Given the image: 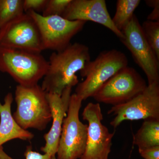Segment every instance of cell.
I'll list each match as a JSON object with an SVG mask.
<instances>
[{
  "label": "cell",
  "mask_w": 159,
  "mask_h": 159,
  "mask_svg": "<svg viewBox=\"0 0 159 159\" xmlns=\"http://www.w3.org/2000/svg\"><path fill=\"white\" fill-rule=\"evenodd\" d=\"M91 61L89 47L84 44L71 43L65 49L54 52L49 58V66L41 87L47 93L61 95L67 87L79 83L76 73Z\"/></svg>",
  "instance_id": "1"
},
{
  "label": "cell",
  "mask_w": 159,
  "mask_h": 159,
  "mask_svg": "<svg viewBox=\"0 0 159 159\" xmlns=\"http://www.w3.org/2000/svg\"><path fill=\"white\" fill-rule=\"evenodd\" d=\"M51 159H57L56 158V157L55 156H52V158H51Z\"/></svg>",
  "instance_id": "25"
},
{
  "label": "cell",
  "mask_w": 159,
  "mask_h": 159,
  "mask_svg": "<svg viewBox=\"0 0 159 159\" xmlns=\"http://www.w3.org/2000/svg\"><path fill=\"white\" fill-rule=\"evenodd\" d=\"M31 16L38 27L44 50L62 51L71 43V39L83 29L87 22L69 20L59 16H44L30 10Z\"/></svg>",
  "instance_id": "6"
},
{
  "label": "cell",
  "mask_w": 159,
  "mask_h": 159,
  "mask_svg": "<svg viewBox=\"0 0 159 159\" xmlns=\"http://www.w3.org/2000/svg\"><path fill=\"white\" fill-rule=\"evenodd\" d=\"M48 61L41 53L0 46V71L23 86H32L44 77Z\"/></svg>",
  "instance_id": "2"
},
{
  "label": "cell",
  "mask_w": 159,
  "mask_h": 159,
  "mask_svg": "<svg viewBox=\"0 0 159 159\" xmlns=\"http://www.w3.org/2000/svg\"><path fill=\"white\" fill-rule=\"evenodd\" d=\"M0 46L34 53L44 51L38 27L26 12L0 29Z\"/></svg>",
  "instance_id": "11"
},
{
  "label": "cell",
  "mask_w": 159,
  "mask_h": 159,
  "mask_svg": "<svg viewBox=\"0 0 159 159\" xmlns=\"http://www.w3.org/2000/svg\"><path fill=\"white\" fill-rule=\"evenodd\" d=\"M146 5L151 8H154L159 6V0H147L145 1Z\"/></svg>",
  "instance_id": "24"
},
{
  "label": "cell",
  "mask_w": 159,
  "mask_h": 159,
  "mask_svg": "<svg viewBox=\"0 0 159 159\" xmlns=\"http://www.w3.org/2000/svg\"><path fill=\"white\" fill-rule=\"evenodd\" d=\"M72 87L66 88L61 95L47 93V99L51 110L52 124L48 132L44 135L45 145L41 148V150L51 156L57 153L63 122L66 116L72 95Z\"/></svg>",
  "instance_id": "13"
},
{
  "label": "cell",
  "mask_w": 159,
  "mask_h": 159,
  "mask_svg": "<svg viewBox=\"0 0 159 159\" xmlns=\"http://www.w3.org/2000/svg\"><path fill=\"white\" fill-rule=\"evenodd\" d=\"M133 145L139 149L159 146V119H145L133 137Z\"/></svg>",
  "instance_id": "15"
},
{
  "label": "cell",
  "mask_w": 159,
  "mask_h": 159,
  "mask_svg": "<svg viewBox=\"0 0 159 159\" xmlns=\"http://www.w3.org/2000/svg\"><path fill=\"white\" fill-rule=\"evenodd\" d=\"M13 101V95L9 93L4 98V103L0 102V147L13 139L29 141L34 137V134L23 129L15 121L11 112Z\"/></svg>",
  "instance_id": "14"
},
{
  "label": "cell",
  "mask_w": 159,
  "mask_h": 159,
  "mask_svg": "<svg viewBox=\"0 0 159 159\" xmlns=\"http://www.w3.org/2000/svg\"><path fill=\"white\" fill-rule=\"evenodd\" d=\"M148 20L159 21V6L153 8V10L147 17Z\"/></svg>",
  "instance_id": "23"
},
{
  "label": "cell",
  "mask_w": 159,
  "mask_h": 159,
  "mask_svg": "<svg viewBox=\"0 0 159 159\" xmlns=\"http://www.w3.org/2000/svg\"><path fill=\"white\" fill-rule=\"evenodd\" d=\"M83 119L87 121L88 135L84 153L80 159H108L115 133L103 125L99 103L89 102L84 107Z\"/></svg>",
  "instance_id": "10"
},
{
  "label": "cell",
  "mask_w": 159,
  "mask_h": 159,
  "mask_svg": "<svg viewBox=\"0 0 159 159\" xmlns=\"http://www.w3.org/2000/svg\"><path fill=\"white\" fill-rule=\"evenodd\" d=\"M15 97L17 107L12 116L16 122L25 130H44L52 119L47 93L41 86L18 85Z\"/></svg>",
  "instance_id": "3"
},
{
  "label": "cell",
  "mask_w": 159,
  "mask_h": 159,
  "mask_svg": "<svg viewBox=\"0 0 159 159\" xmlns=\"http://www.w3.org/2000/svg\"><path fill=\"white\" fill-rule=\"evenodd\" d=\"M72 0H48L43 11V16H62Z\"/></svg>",
  "instance_id": "19"
},
{
  "label": "cell",
  "mask_w": 159,
  "mask_h": 159,
  "mask_svg": "<svg viewBox=\"0 0 159 159\" xmlns=\"http://www.w3.org/2000/svg\"><path fill=\"white\" fill-rule=\"evenodd\" d=\"M108 114L116 116L110 123L115 128L126 120L159 119V83L148 84L143 92L127 102L113 106Z\"/></svg>",
  "instance_id": "9"
},
{
  "label": "cell",
  "mask_w": 159,
  "mask_h": 159,
  "mask_svg": "<svg viewBox=\"0 0 159 159\" xmlns=\"http://www.w3.org/2000/svg\"><path fill=\"white\" fill-rule=\"evenodd\" d=\"M147 86L139 72L127 66L109 79L93 97L98 102L119 105L132 99Z\"/></svg>",
  "instance_id": "7"
},
{
  "label": "cell",
  "mask_w": 159,
  "mask_h": 159,
  "mask_svg": "<svg viewBox=\"0 0 159 159\" xmlns=\"http://www.w3.org/2000/svg\"><path fill=\"white\" fill-rule=\"evenodd\" d=\"M25 159H51L52 157L48 154H44L32 150L31 146H28L25 151ZM0 159H13L4 152L2 146L0 147Z\"/></svg>",
  "instance_id": "20"
},
{
  "label": "cell",
  "mask_w": 159,
  "mask_h": 159,
  "mask_svg": "<svg viewBox=\"0 0 159 159\" xmlns=\"http://www.w3.org/2000/svg\"><path fill=\"white\" fill-rule=\"evenodd\" d=\"M82 101L76 94L71 95L67 114L63 122L57 159H80L84 153L88 126L79 119Z\"/></svg>",
  "instance_id": "5"
},
{
  "label": "cell",
  "mask_w": 159,
  "mask_h": 159,
  "mask_svg": "<svg viewBox=\"0 0 159 159\" xmlns=\"http://www.w3.org/2000/svg\"><path fill=\"white\" fill-rule=\"evenodd\" d=\"M48 0H23L24 12L32 10L35 12L42 11L44 9Z\"/></svg>",
  "instance_id": "21"
},
{
  "label": "cell",
  "mask_w": 159,
  "mask_h": 159,
  "mask_svg": "<svg viewBox=\"0 0 159 159\" xmlns=\"http://www.w3.org/2000/svg\"><path fill=\"white\" fill-rule=\"evenodd\" d=\"M141 27L146 40L159 60V21L147 20Z\"/></svg>",
  "instance_id": "18"
},
{
  "label": "cell",
  "mask_w": 159,
  "mask_h": 159,
  "mask_svg": "<svg viewBox=\"0 0 159 159\" xmlns=\"http://www.w3.org/2000/svg\"><path fill=\"white\" fill-rule=\"evenodd\" d=\"M128 65V58L121 51L112 49L100 52L80 72L85 79L77 84L75 94L83 101L93 97L109 79Z\"/></svg>",
  "instance_id": "4"
},
{
  "label": "cell",
  "mask_w": 159,
  "mask_h": 159,
  "mask_svg": "<svg viewBox=\"0 0 159 159\" xmlns=\"http://www.w3.org/2000/svg\"><path fill=\"white\" fill-rule=\"evenodd\" d=\"M61 16L69 20L91 21L100 24L119 39L123 38L122 32L114 25L105 0H72Z\"/></svg>",
  "instance_id": "12"
},
{
  "label": "cell",
  "mask_w": 159,
  "mask_h": 159,
  "mask_svg": "<svg viewBox=\"0 0 159 159\" xmlns=\"http://www.w3.org/2000/svg\"><path fill=\"white\" fill-rule=\"evenodd\" d=\"M121 31L123 37L120 41L130 51L135 62L144 71L148 84L159 83V60L146 40L135 15Z\"/></svg>",
  "instance_id": "8"
},
{
  "label": "cell",
  "mask_w": 159,
  "mask_h": 159,
  "mask_svg": "<svg viewBox=\"0 0 159 159\" xmlns=\"http://www.w3.org/2000/svg\"><path fill=\"white\" fill-rule=\"evenodd\" d=\"M140 3V0L117 1L116 10L112 20L118 30L121 31L127 25L134 14V11Z\"/></svg>",
  "instance_id": "16"
},
{
  "label": "cell",
  "mask_w": 159,
  "mask_h": 159,
  "mask_svg": "<svg viewBox=\"0 0 159 159\" xmlns=\"http://www.w3.org/2000/svg\"><path fill=\"white\" fill-rule=\"evenodd\" d=\"M141 156L145 159H159V146L145 149H139Z\"/></svg>",
  "instance_id": "22"
},
{
  "label": "cell",
  "mask_w": 159,
  "mask_h": 159,
  "mask_svg": "<svg viewBox=\"0 0 159 159\" xmlns=\"http://www.w3.org/2000/svg\"><path fill=\"white\" fill-rule=\"evenodd\" d=\"M23 0H0V29L25 13Z\"/></svg>",
  "instance_id": "17"
}]
</instances>
